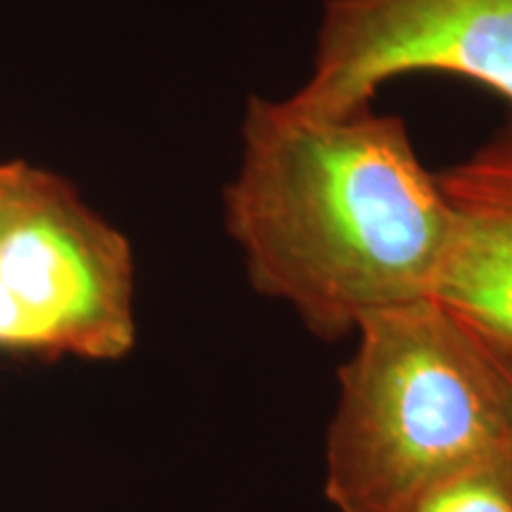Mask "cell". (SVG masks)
Masks as SVG:
<instances>
[{
  "label": "cell",
  "mask_w": 512,
  "mask_h": 512,
  "mask_svg": "<svg viewBox=\"0 0 512 512\" xmlns=\"http://www.w3.org/2000/svg\"><path fill=\"white\" fill-rule=\"evenodd\" d=\"M223 223L252 290L325 342L363 318L434 297L448 204L396 114L375 105L313 114L249 95Z\"/></svg>",
  "instance_id": "1"
},
{
  "label": "cell",
  "mask_w": 512,
  "mask_h": 512,
  "mask_svg": "<svg viewBox=\"0 0 512 512\" xmlns=\"http://www.w3.org/2000/svg\"><path fill=\"white\" fill-rule=\"evenodd\" d=\"M503 363H505V370H508V377H510V384H512V361H508V358H503Z\"/></svg>",
  "instance_id": "9"
},
{
  "label": "cell",
  "mask_w": 512,
  "mask_h": 512,
  "mask_svg": "<svg viewBox=\"0 0 512 512\" xmlns=\"http://www.w3.org/2000/svg\"><path fill=\"white\" fill-rule=\"evenodd\" d=\"M0 347L41 354V339L29 313L3 283H0Z\"/></svg>",
  "instance_id": "7"
},
{
  "label": "cell",
  "mask_w": 512,
  "mask_h": 512,
  "mask_svg": "<svg viewBox=\"0 0 512 512\" xmlns=\"http://www.w3.org/2000/svg\"><path fill=\"white\" fill-rule=\"evenodd\" d=\"M437 174L451 226L434 299L512 361V114Z\"/></svg>",
  "instance_id": "5"
},
{
  "label": "cell",
  "mask_w": 512,
  "mask_h": 512,
  "mask_svg": "<svg viewBox=\"0 0 512 512\" xmlns=\"http://www.w3.org/2000/svg\"><path fill=\"white\" fill-rule=\"evenodd\" d=\"M0 283L29 313L41 354L119 361L136 347L131 242L50 171L24 169L0 235Z\"/></svg>",
  "instance_id": "3"
},
{
  "label": "cell",
  "mask_w": 512,
  "mask_h": 512,
  "mask_svg": "<svg viewBox=\"0 0 512 512\" xmlns=\"http://www.w3.org/2000/svg\"><path fill=\"white\" fill-rule=\"evenodd\" d=\"M411 74L456 76L512 105V0H323L309 76L287 98L342 114Z\"/></svg>",
  "instance_id": "4"
},
{
  "label": "cell",
  "mask_w": 512,
  "mask_h": 512,
  "mask_svg": "<svg viewBox=\"0 0 512 512\" xmlns=\"http://www.w3.org/2000/svg\"><path fill=\"white\" fill-rule=\"evenodd\" d=\"M325 439L337 512H406L439 479L512 453L503 358L434 297L363 318Z\"/></svg>",
  "instance_id": "2"
},
{
  "label": "cell",
  "mask_w": 512,
  "mask_h": 512,
  "mask_svg": "<svg viewBox=\"0 0 512 512\" xmlns=\"http://www.w3.org/2000/svg\"><path fill=\"white\" fill-rule=\"evenodd\" d=\"M406 512H512V453L439 479Z\"/></svg>",
  "instance_id": "6"
},
{
  "label": "cell",
  "mask_w": 512,
  "mask_h": 512,
  "mask_svg": "<svg viewBox=\"0 0 512 512\" xmlns=\"http://www.w3.org/2000/svg\"><path fill=\"white\" fill-rule=\"evenodd\" d=\"M24 169H27V164L24 162L0 164V235H3L5 223H8L12 202H15V197H17Z\"/></svg>",
  "instance_id": "8"
}]
</instances>
